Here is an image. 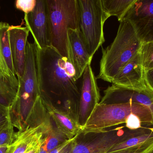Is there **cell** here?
I'll use <instances>...</instances> for the list:
<instances>
[{"label": "cell", "instance_id": "29", "mask_svg": "<svg viewBox=\"0 0 153 153\" xmlns=\"http://www.w3.org/2000/svg\"><path fill=\"white\" fill-rule=\"evenodd\" d=\"M148 41H153V31L152 33V35H151V37H150V39H149Z\"/></svg>", "mask_w": 153, "mask_h": 153}, {"label": "cell", "instance_id": "13", "mask_svg": "<svg viewBox=\"0 0 153 153\" xmlns=\"http://www.w3.org/2000/svg\"><path fill=\"white\" fill-rule=\"evenodd\" d=\"M145 73L139 53L120 68L111 83L128 89L145 90L147 87L145 80Z\"/></svg>", "mask_w": 153, "mask_h": 153}, {"label": "cell", "instance_id": "14", "mask_svg": "<svg viewBox=\"0 0 153 153\" xmlns=\"http://www.w3.org/2000/svg\"><path fill=\"white\" fill-rule=\"evenodd\" d=\"M29 32L27 27L21 25H10L8 29L13 66L17 78L21 77L24 73Z\"/></svg>", "mask_w": 153, "mask_h": 153}, {"label": "cell", "instance_id": "2", "mask_svg": "<svg viewBox=\"0 0 153 153\" xmlns=\"http://www.w3.org/2000/svg\"><path fill=\"white\" fill-rule=\"evenodd\" d=\"M117 33L112 43L102 49L100 72L97 79L112 82L119 70L140 52L143 40L130 20L120 22Z\"/></svg>", "mask_w": 153, "mask_h": 153}, {"label": "cell", "instance_id": "16", "mask_svg": "<svg viewBox=\"0 0 153 153\" xmlns=\"http://www.w3.org/2000/svg\"><path fill=\"white\" fill-rule=\"evenodd\" d=\"M67 34L71 61L79 80L86 66L91 64L93 57L88 52L79 29H69Z\"/></svg>", "mask_w": 153, "mask_h": 153}, {"label": "cell", "instance_id": "20", "mask_svg": "<svg viewBox=\"0 0 153 153\" xmlns=\"http://www.w3.org/2000/svg\"><path fill=\"white\" fill-rule=\"evenodd\" d=\"M19 84L0 75V105L10 108L16 99Z\"/></svg>", "mask_w": 153, "mask_h": 153}, {"label": "cell", "instance_id": "7", "mask_svg": "<svg viewBox=\"0 0 153 153\" xmlns=\"http://www.w3.org/2000/svg\"><path fill=\"white\" fill-rule=\"evenodd\" d=\"M125 135L120 128L100 133H81V139L77 137L71 153H108Z\"/></svg>", "mask_w": 153, "mask_h": 153}, {"label": "cell", "instance_id": "4", "mask_svg": "<svg viewBox=\"0 0 153 153\" xmlns=\"http://www.w3.org/2000/svg\"><path fill=\"white\" fill-rule=\"evenodd\" d=\"M46 3L51 46L71 61L67 32L79 29L77 0H46Z\"/></svg>", "mask_w": 153, "mask_h": 153}, {"label": "cell", "instance_id": "11", "mask_svg": "<svg viewBox=\"0 0 153 153\" xmlns=\"http://www.w3.org/2000/svg\"><path fill=\"white\" fill-rule=\"evenodd\" d=\"M133 102L147 107L153 116V92L149 88L143 90L128 89L112 84L104 91L100 104H111Z\"/></svg>", "mask_w": 153, "mask_h": 153}, {"label": "cell", "instance_id": "6", "mask_svg": "<svg viewBox=\"0 0 153 153\" xmlns=\"http://www.w3.org/2000/svg\"><path fill=\"white\" fill-rule=\"evenodd\" d=\"M79 10V29L92 57L105 42L103 27L110 17L102 0H77Z\"/></svg>", "mask_w": 153, "mask_h": 153}, {"label": "cell", "instance_id": "17", "mask_svg": "<svg viewBox=\"0 0 153 153\" xmlns=\"http://www.w3.org/2000/svg\"><path fill=\"white\" fill-rule=\"evenodd\" d=\"M9 23L0 22V75L19 84L13 66L12 56L9 41Z\"/></svg>", "mask_w": 153, "mask_h": 153}, {"label": "cell", "instance_id": "10", "mask_svg": "<svg viewBox=\"0 0 153 153\" xmlns=\"http://www.w3.org/2000/svg\"><path fill=\"white\" fill-rule=\"evenodd\" d=\"M24 20L39 49L51 46L46 0H37L34 10L24 15Z\"/></svg>", "mask_w": 153, "mask_h": 153}, {"label": "cell", "instance_id": "1", "mask_svg": "<svg viewBox=\"0 0 153 153\" xmlns=\"http://www.w3.org/2000/svg\"><path fill=\"white\" fill-rule=\"evenodd\" d=\"M36 53L40 98L77 119L81 85L71 62L52 46L40 49L36 45Z\"/></svg>", "mask_w": 153, "mask_h": 153}, {"label": "cell", "instance_id": "22", "mask_svg": "<svg viewBox=\"0 0 153 153\" xmlns=\"http://www.w3.org/2000/svg\"><path fill=\"white\" fill-rule=\"evenodd\" d=\"M15 133L10 120L0 129V146L11 144L15 139Z\"/></svg>", "mask_w": 153, "mask_h": 153}, {"label": "cell", "instance_id": "28", "mask_svg": "<svg viewBox=\"0 0 153 153\" xmlns=\"http://www.w3.org/2000/svg\"><path fill=\"white\" fill-rule=\"evenodd\" d=\"M152 150H149V151H146V152H143L138 153H150V152H151V151H152ZM131 153L127 152H114V153Z\"/></svg>", "mask_w": 153, "mask_h": 153}, {"label": "cell", "instance_id": "26", "mask_svg": "<svg viewBox=\"0 0 153 153\" xmlns=\"http://www.w3.org/2000/svg\"><path fill=\"white\" fill-rule=\"evenodd\" d=\"M145 80L147 88L153 92V69L145 72Z\"/></svg>", "mask_w": 153, "mask_h": 153}, {"label": "cell", "instance_id": "21", "mask_svg": "<svg viewBox=\"0 0 153 153\" xmlns=\"http://www.w3.org/2000/svg\"><path fill=\"white\" fill-rule=\"evenodd\" d=\"M140 57L145 72L153 69V41H143L140 48Z\"/></svg>", "mask_w": 153, "mask_h": 153}, {"label": "cell", "instance_id": "5", "mask_svg": "<svg viewBox=\"0 0 153 153\" xmlns=\"http://www.w3.org/2000/svg\"><path fill=\"white\" fill-rule=\"evenodd\" d=\"M139 116L144 127H153V116L147 107L133 102L120 104L98 103L82 128V133H100L107 128L126 124L131 114Z\"/></svg>", "mask_w": 153, "mask_h": 153}, {"label": "cell", "instance_id": "8", "mask_svg": "<svg viewBox=\"0 0 153 153\" xmlns=\"http://www.w3.org/2000/svg\"><path fill=\"white\" fill-rule=\"evenodd\" d=\"M51 125L48 115L39 125L16 132L15 139L9 146L7 153H37L47 137Z\"/></svg>", "mask_w": 153, "mask_h": 153}, {"label": "cell", "instance_id": "9", "mask_svg": "<svg viewBox=\"0 0 153 153\" xmlns=\"http://www.w3.org/2000/svg\"><path fill=\"white\" fill-rule=\"evenodd\" d=\"M96 79L91 64L88 65L82 75L77 112V121L82 128L100 100V89Z\"/></svg>", "mask_w": 153, "mask_h": 153}, {"label": "cell", "instance_id": "25", "mask_svg": "<svg viewBox=\"0 0 153 153\" xmlns=\"http://www.w3.org/2000/svg\"><path fill=\"white\" fill-rule=\"evenodd\" d=\"M10 120L9 108L0 105V129Z\"/></svg>", "mask_w": 153, "mask_h": 153}, {"label": "cell", "instance_id": "30", "mask_svg": "<svg viewBox=\"0 0 153 153\" xmlns=\"http://www.w3.org/2000/svg\"><path fill=\"white\" fill-rule=\"evenodd\" d=\"M150 153H153V148L152 150V151H151V152H150Z\"/></svg>", "mask_w": 153, "mask_h": 153}, {"label": "cell", "instance_id": "18", "mask_svg": "<svg viewBox=\"0 0 153 153\" xmlns=\"http://www.w3.org/2000/svg\"><path fill=\"white\" fill-rule=\"evenodd\" d=\"M43 101L57 129L67 139H72L82 133V127L76 118L51 103Z\"/></svg>", "mask_w": 153, "mask_h": 153}, {"label": "cell", "instance_id": "27", "mask_svg": "<svg viewBox=\"0 0 153 153\" xmlns=\"http://www.w3.org/2000/svg\"><path fill=\"white\" fill-rule=\"evenodd\" d=\"M9 146L4 145L0 146V153H7Z\"/></svg>", "mask_w": 153, "mask_h": 153}, {"label": "cell", "instance_id": "15", "mask_svg": "<svg viewBox=\"0 0 153 153\" xmlns=\"http://www.w3.org/2000/svg\"><path fill=\"white\" fill-rule=\"evenodd\" d=\"M153 148V128L143 127L131 134H126L124 138L108 153L118 152L141 153Z\"/></svg>", "mask_w": 153, "mask_h": 153}, {"label": "cell", "instance_id": "24", "mask_svg": "<svg viewBox=\"0 0 153 153\" xmlns=\"http://www.w3.org/2000/svg\"><path fill=\"white\" fill-rule=\"evenodd\" d=\"M71 139H68L49 153H71L76 143L78 135Z\"/></svg>", "mask_w": 153, "mask_h": 153}, {"label": "cell", "instance_id": "31", "mask_svg": "<svg viewBox=\"0 0 153 153\" xmlns=\"http://www.w3.org/2000/svg\"></svg>", "mask_w": 153, "mask_h": 153}, {"label": "cell", "instance_id": "19", "mask_svg": "<svg viewBox=\"0 0 153 153\" xmlns=\"http://www.w3.org/2000/svg\"><path fill=\"white\" fill-rule=\"evenodd\" d=\"M137 0H102L104 10L109 17L116 16L119 21L125 19Z\"/></svg>", "mask_w": 153, "mask_h": 153}, {"label": "cell", "instance_id": "12", "mask_svg": "<svg viewBox=\"0 0 153 153\" xmlns=\"http://www.w3.org/2000/svg\"><path fill=\"white\" fill-rule=\"evenodd\" d=\"M124 19L133 23L143 42L148 41L153 31V0H137Z\"/></svg>", "mask_w": 153, "mask_h": 153}, {"label": "cell", "instance_id": "23", "mask_svg": "<svg viewBox=\"0 0 153 153\" xmlns=\"http://www.w3.org/2000/svg\"><path fill=\"white\" fill-rule=\"evenodd\" d=\"M37 0H17L15 1V7L21 10L24 14L31 12L35 9Z\"/></svg>", "mask_w": 153, "mask_h": 153}, {"label": "cell", "instance_id": "3", "mask_svg": "<svg viewBox=\"0 0 153 153\" xmlns=\"http://www.w3.org/2000/svg\"><path fill=\"white\" fill-rule=\"evenodd\" d=\"M18 80L19 90L16 99L9 108L10 118L13 126L22 131L27 127L33 108L39 97L34 42L27 43L24 73Z\"/></svg>", "mask_w": 153, "mask_h": 153}]
</instances>
